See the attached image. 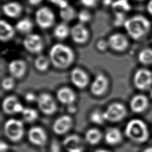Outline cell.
<instances>
[{"mask_svg":"<svg viewBox=\"0 0 152 152\" xmlns=\"http://www.w3.org/2000/svg\"><path fill=\"white\" fill-rule=\"evenodd\" d=\"M71 29L65 22H62L56 26L53 30L54 36L59 40L66 39L70 34Z\"/></svg>","mask_w":152,"mask_h":152,"instance_id":"484cf974","label":"cell"},{"mask_svg":"<svg viewBox=\"0 0 152 152\" xmlns=\"http://www.w3.org/2000/svg\"><path fill=\"white\" fill-rule=\"evenodd\" d=\"M39 110L45 115H51L57 109L56 103L52 96L47 93L39 94L36 100Z\"/></svg>","mask_w":152,"mask_h":152,"instance_id":"52a82bcc","label":"cell"},{"mask_svg":"<svg viewBox=\"0 0 152 152\" xmlns=\"http://www.w3.org/2000/svg\"><path fill=\"white\" fill-rule=\"evenodd\" d=\"M19 101L15 96L11 95L6 97L2 101V108L4 112L7 115L15 113V107Z\"/></svg>","mask_w":152,"mask_h":152,"instance_id":"603a6c76","label":"cell"},{"mask_svg":"<svg viewBox=\"0 0 152 152\" xmlns=\"http://www.w3.org/2000/svg\"><path fill=\"white\" fill-rule=\"evenodd\" d=\"M135 1H143V0H135Z\"/></svg>","mask_w":152,"mask_h":152,"instance_id":"7dc6e473","label":"cell"},{"mask_svg":"<svg viewBox=\"0 0 152 152\" xmlns=\"http://www.w3.org/2000/svg\"><path fill=\"white\" fill-rule=\"evenodd\" d=\"M49 1L51 3L58 6L60 9L63 8L69 5L66 0H49Z\"/></svg>","mask_w":152,"mask_h":152,"instance_id":"8d00e7d4","label":"cell"},{"mask_svg":"<svg viewBox=\"0 0 152 152\" xmlns=\"http://www.w3.org/2000/svg\"><path fill=\"white\" fill-rule=\"evenodd\" d=\"M28 3L31 5H37L41 3L43 0H27Z\"/></svg>","mask_w":152,"mask_h":152,"instance_id":"b9f144b4","label":"cell"},{"mask_svg":"<svg viewBox=\"0 0 152 152\" xmlns=\"http://www.w3.org/2000/svg\"><path fill=\"white\" fill-rule=\"evenodd\" d=\"M8 145L3 141H1L0 144V151L1 152H6L8 150Z\"/></svg>","mask_w":152,"mask_h":152,"instance_id":"60d3db41","label":"cell"},{"mask_svg":"<svg viewBox=\"0 0 152 152\" xmlns=\"http://www.w3.org/2000/svg\"><path fill=\"white\" fill-rule=\"evenodd\" d=\"M125 28L128 34L134 39L138 40L145 35L150 28V23L142 15H135L126 20Z\"/></svg>","mask_w":152,"mask_h":152,"instance_id":"7a4b0ae2","label":"cell"},{"mask_svg":"<svg viewBox=\"0 0 152 152\" xmlns=\"http://www.w3.org/2000/svg\"><path fill=\"white\" fill-rule=\"evenodd\" d=\"M28 139L34 145L43 146L46 143L48 137L45 131L42 127L34 126L30 128L28 132Z\"/></svg>","mask_w":152,"mask_h":152,"instance_id":"30bf717a","label":"cell"},{"mask_svg":"<svg viewBox=\"0 0 152 152\" xmlns=\"http://www.w3.org/2000/svg\"><path fill=\"white\" fill-rule=\"evenodd\" d=\"M63 145L69 151L74 149L83 148V142L79 135L72 134L65 138L63 141Z\"/></svg>","mask_w":152,"mask_h":152,"instance_id":"ffe728a7","label":"cell"},{"mask_svg":"<svg viewBox=\"0 0 152 152\" xmlns=\"http://www.w3.org/2000/svg\"><path fill=\"white\" fill-rule=\"evenodd\" d=\"M102 137V133L97 128H91L87 131L85 134V140L90 145L97 144Z\"/></svg>","mask_w":152,"mask_h":152,"instance_id":"cb8c5ba5","label":"cell"},{"mask_svg":"<svg viewBox=\"0 0 152 152\" xmlns=\"http://www.w3.org/2000/svg\"><path fill=\"white\" fill-rule=\"evenodd\" d=\"M139 61L145 65L152 64V49H142L138 55Z\"/></svg>","mask_w":152,"mask_h":152,"instance_id":"4dcf8cb0","label":"cell"},{"mask_svg":"<svg viewBox=\"0 0 152 152\" xmlns=\"http://www.w3.org/2000/svg\"><path fill=\"white\" fill-rule=\"evenodd\" d=\"M125 134L128 138L137 142H145L148 137L147 125L139 119H131L127 123Z\"/></svg>","mask_w":152,"mask_h":152,"instance_id":"3957f363","label":"cell"},{"mask_svg":"<svg viewBox=\"0 0 152 152\" xmlns=\"http://www.w3.org/2000/svg\"><path fill=\"white\" fill-rule=\"evenodd\" d=\"M27 69V65L22 59H14L8 64V70L11 76L15 78H22Z\"/></svg>","mask_w":152,"mask_h":152,"instance_id":"2e32d148","label":"cell"},{"mask_svg":"<svg viewBox=\"0 0 152 152\" xmlns=\"http://www.w3.org/2000/svg\"><path fill=\"white\" fill-rule=\"evenodd\" d=\"M94 152H111V151H109L108 150H106V149L99 148V149H97Z\"/></svg>","mask_w":152,"mask_h":152,"instance_id":"ee69618b","label":"cell"},{"mask_svg":"<svg viewBox=\"0 0 152 152\" xmlns=\"http://www.w3.org/2000/svg\"><path fill=\"white\" fill-rule=\"evenodd\" d=\"M50 152H61L59 145L57 142H53L51 144Z\"/></svg>","mask_w":152,"mask_h":152,"instance_id":"ab89813d","label":"cell"},{"mask_svg":"<svg viewBox=\"0 0 152 152\" xmlns=\"http://www.w3.org/2000/svg\"><path fill=\"white\" fill-rule=\"evenodd\" d=\"M70 34L72 40L78 44L86 43L89 37V32L84 24L79 23L75 24L70 31Z\"/></svg>","mask_w":152,"mask_h":152,"instance_id":"7c38bea8","label":"cell"},{"mask_svg":"<svg viewBox=\"0 0 152 152\" xmlns=\"http://www.w3.org/2000/svg\"><path fill=\"white\" fill-rule=\"evenodd\" d=\"M15 86L14 78L12 76L6 77L3 78L1 82V86L5 90L9 91L12 90Z\"/></svg>","mask_w":152,"mask_h":152,"instance_id":"d6a6232c","label":"cell"},{"mask_svg":"<svg viewBox=\"0 0 152 152\" xmlns=\"http://www.w3.org/2000/svg\"><path fill=\"white\" fill-rule=\"evenodd\" d=\"M4 132L6 137L12 142H18L23 137L24 127L21 121L10 118L4 125Z\"/></svg>","mask_w":152,"mask_h":152,"instance_id":"277c9868","label":"cell"},{"mask_svg":"<svg viewBox=\"0 0 152 152\" xmlns=\"http://www.w3.org/2000/svg\"><path fill=\"white\" fill-rule=\"evenodd\" d=\"M148 106L147 97L142 94L134 96L130 101V108L135 113H141L145 110Z\"/></svg>","mask_w":152,"mask_h":152,"instance_id":"d6986e66","label":"cell"},{"mask_svg":"<svg viewBox=\"0 0 152 152\" xmlns=\"http://www.w3.org/2000/svg\"><path fill=\"white\" fill-rule=\"evenodd\" d=\"M2 10L5 15L10 18H15L20 15L23 11V8L18 2L12 1L4 4Z\"/></svg>","mask_w":152,"mask_h":152,"instance_id":"ac0fdd59","label":"cell"},{"mask_svg":"<svg viewBox=\"0 0 152 152\" xmlns=\"http://www.w3.org/2000/svg\"><path fill=\"white\" fill-rule=\"evenodd\" d=\"M111 5L114 12L125 13L131 10V6L127 0H116L112 2Z\"/></svg>","mask_w":152,"mask_h":152,"instance_id":"f1b7e54d","label":"cell"},{"mask_svg":"<svg viewBox=\"0 0 152 152\" xmlns=\"http://www.w3.org/2000/svg\"><path fill=\"white\" fill-rule=\"evenodd\" d=\"M115 15V18L114 20V24L116 27L120 26L124 23L126 21L125 18V13L122 12H114Z\"/></svg>","mask_w":152,"mask_h":152,"instance_id":"e575fe53","label":"cell"},{"mask_svg":"<svg viewBox=\"0 0 152 152\" xmlns=\"http://www.w3.org/2000/svg\"><path fill=\"white\" fill-rule=\"evenodd\" d=\"M150 96H151V97L152 98V90H151V91L150 92Z\"/></svg>","mask_w":152,"mask_h":152,"instance_id":"bcb514c9","label":"cell"},{"mask_svg":"<svg viewBox=\"0 0 152 152\" xmlns=\"http://www.w3.org/2000/svg\"><path fill=\"white\" fill-rule=\"evenodd\" d=\"M90 121L97 125H102L106 121L104 117L103 112L99 110H94L90 115Z\"/></svg>","mask_w":152,"mask_h":152,"instance_id":"1f68e13d","label":"cell"},{"mask_svg":"<svg viewBox=\"0 0 152 152\" xmlns=\"http://www.w3.org/2000/svg\"><path fill=\"white\" fill-rule=\"evenodd\" d=\"M109 86L107 78L102 74H99L91 83L90 86L91 93L96 96L103 94L106 91Z\"/></svg>","mask_w":152,"mask_h":152,"instance_id":"4fadbf2b","label":"cell"},{"mask_svg":"<svg viewBox=\"0 0 152 152\" xmlns=\"http://www.w3.org/2000/svg\"><path fill=\"white\" fill-rule=\"evenodd\" d=\"M147 9L148 12L152 15V0H150L147 5Z\"/></svg>","mask_w":152,"mask_h":152,"instance_id":"7bdbcfd3","label":"cell"},{"mask_svg":"<svg viewBox=\"0 0 152 152\" xmlns=\"http://www.w3.org/2000/svg\"><path fill=\"white\" fill-rule=\"evenodd\" d=\"M77 15V14L76 11L72 6L69 5L60 9L59 16L64 22H69L73 20Z\"/></svg>","mask_w":152,"mask_h":152,"instance_id":"4316f807","label":"cell"},{"mask_svg":"<svg viewBox=\"0 0 152 152\" xmlns=\"http://www.w3.org/2000/svg\"><path fill=\"white\" fill-rule=\"evenodd\" d=\"M49 58L55 67L59 69H64L73 63L75 55L72 49L68 46L62 43H56L50 48Z\"/></svg>","mask_w":152,"mask_h":152,"instance_id":"6da1fadb","label":"cell"},{"mask_svg":"<svg viewBox=\"0 0 152 152\" xmlns=\"http://www.w3.org/2000/svg\"><path fill=\"white\" fill-rule=\"evenodd\" d=\"M103 115L106 121L111 122H119L126 116V110L122 103L114 102L107 106L103 112Z\"/></svg>","mask_w":152,"mask_h":152,"instance_id":"5b68a950","label":"cell"},{"mask_svg":"<svg viewBox=\"0 0 152 152\" xmlns=\"http://www.w3.org/2000/svg\"><path fill=\"white\" fill-rule=\"evenodd\" d=\"M71 81L77 88H84L89 83V77L83 69L75 68L71 72Z\"/></svg>","mask_w":152,"mask_h":152,"instance_id":"5bb4252c","label":"cell"},{"mask_svg":"<svg viewBox=\"0 0 152 152\" xmlns=\"http://www.w3.org/2000/svg\"><path fill=\"white\" fill-rule=\"evenodd\" d=\"M72 124V118L69 115H64L55 121L52 125V129L56 134L64 135L71 129Z\"/></svg>","mask_w":152,"mask_h":152,"instance_id":"8fae6325","label":"cell"},{"mask_svg":"<svg viewBox=\"0 0 152 152\" xmlns=\"http://www.w3.org/2000/svg\"><path fill=\"white\" fill-rule=\"evenodd\" d=\"M98 0H81V2L87 7H93L96 5Z\"/></svg>","mask_w":152,"mask_h":152,"instance_id":"74e56055","label":"cell"},{"mask_svg":"<svg viewBox=\"0 0 152 152\" xmlns=\"http://www.w3.org/2000/svg\"><path fill=\"white\" fill-rule=\"evenodd\" d=\"M15 28L23 34H30L33 28V23L28 18L20 20L15 24Z\"/></svg>","mask_w":152,"mask_h":152,"instance_id":"d4e9b609","label":"cell"},{"mask_svg":"<svg viewBox=\"0 0 152 152\" xmlns=\"http://www.w3.org/2000/svg\"><path fill=\"white\" fill-rule=\"evenodd\" d=\"M51 63L49 57L45 55H39L34 60V66L37 70L43 72L46 71Z\"/></svg>","mask_w":152,"mask_h":152,"instance_id":"83f0119b","label":"cell"},{"mask_svg":"<svg viewBox=\"0 0 152 152\" xmlns=\"http://www.w3.org/2000/svg\"><path fill=\"white\" fill-rule=\"evenodd\" d=\"M109 47L108 41L105 40H99L96 43V48L99 51L104 52L107 50V49Z\"/></svg>","mask_w":152,"mask_h":152,"instance_id":"d590c367","label":"cell"},{"mask_svg":"<svg viewBox=\"0 0 152 152\" xmlns=\"http://www.w3.org/2000/svg\"><path fill=\"white\" fill-rule=\"evenodd\" d=\"M56 97L61 103L69 105L75 100L76 95L71 88L68 87H64L57 91Z\"/></svg>","mask_w":152,"mask_h":152,"instance_id":"e0dca14e","label":"cell"},{"mask_svg":"<svg viewBox=\"0 0 152 152\" xmlns=\"http://www.w3.org/2000/svg\"><path fill=\"white\" fill-rule=\"evenodd\" d=\"M15 34L14 27L4 20L0 21V39L5 42L11 40Z\"/></svg>","mask_w":152,"mask_h":152,"instance_id":"44dd1931","label":"cell"},{"mask_svg":"<svg viewBox=\"0 0 152 152\" xmlns=\"http://www.w3.org/2000/svg\"><path fill=\"white\" fill-rule=\"evenodd\" d=\"M24 48L32 53H40L43 48V42L40 35L30 33L23 40Z\"/></svg>","mask_w":152,"mask_h":152,"instance_id":"ba28073f","label":"cell"},{"mask_svg":"<svg viewBox=\"0 0 152 152\" xmlns=\"http://www.w3.org/2000/svg\"><path fill=\"white\" fill-rule=\"evenodd\" d=\"M37 97H36V96L32 93H28L26 94L25 96L26 100L28 102H32L34 100H37Z\"/></svg>","mask_w":152,"mask_h":152,"instance_id":"f35d334b","label":"cell"},{"mask_svg":"<svg viewBox=\"0 0 152 152\" xmlns=\"http://www.w3.org/2000/svg\"><path fill=\"white\" fill-rule=\"evenodd\" d=\"M143 152H152V147H149L144 150Z\"/></svg>","mask_w":152,"mask_h":152,"instance_id":"f6af8a7d","label":"cell"},{"mask_svg":"<svg viewBox=\"0 0 152 152\" xmlns=\"http://www.w3.org/2000/svg\"><path fill=\"white\" fill-rule=\"evenodd\" d=\"M21 114L24 120L27 122H33L38 118L37 111L31 107H24Z\"/></svg>","mask_w":152,"mask_h":152,"instance_id":"f546056e","label":"cell"},{"mask_svg":"<svg viewBox=\"0 0 152 152\" xmlns=\"http://www.w3.org/2000/svg\"><path fill=\"white\" fill-rule=\"evenodd\" d=\"M77 17L81 23L84 24L90 20L91 14L87 10H82L77 14Z\"/></svg>","mask_w":152,"mask_h":152,"instance_id":"836d02e7","label":"cell"},{"mask_svg":"<svg viewBox=\"0 0 152 152\" xmlns=\"http://www.w3.org/2000/svg\"><path fill=\"white\" fill-rule=\"evenodd\" d=\"M109 47L115 51L122 52L125 50L128 46L127 38L121 33L112 34L107 40Z\"/></svg>","mask_w":152,"mask_h":152,"instance_id":"9a60e30c","label":"cell"},{"mask_svg":"<svg viewBox=\"0 0 152 152\" xmlns=\"http://www.w3.org/2000/svg\"><path fill=\"white\" fill-rule=\"evenodd\" d=\"M152 83L151 72L144 68L140 69L134 76V84L137 88L141 90L148 89Z\"/></svg>","mask_w":152,"mask_h":152,"instance_id":"9c48e42d","label":"cell"},{"mask_svg":"<svg viewBox=\"0 0 152 152\" xmlns=\"http://www.w3.org/2000/svg\"><path fill=\"white\" fill-rule=\"evenodd\" d=\"M35 20L39 27L42 29H47L53 24L55 14L49 7H42L36 11Z\"/></svg>","mask_w":152,"mask_h":152,"instance_id":"8992f818","label":"cell"},{"mask_svg":"<svg viewBox=\"0 0 152 152\" xmlns=\"http://www.w3.org/2000/svg\"><path fill=\"white\" fill-rule=\"evenodd\" d=\"M105 141L110 145H115L122 141V135L118 128H111L108 129L104 135Z\"/></svg>","mask_w":152,"mask_h":152,"instance_id":"7402d4cb","label":"cell"}]
</instances>
